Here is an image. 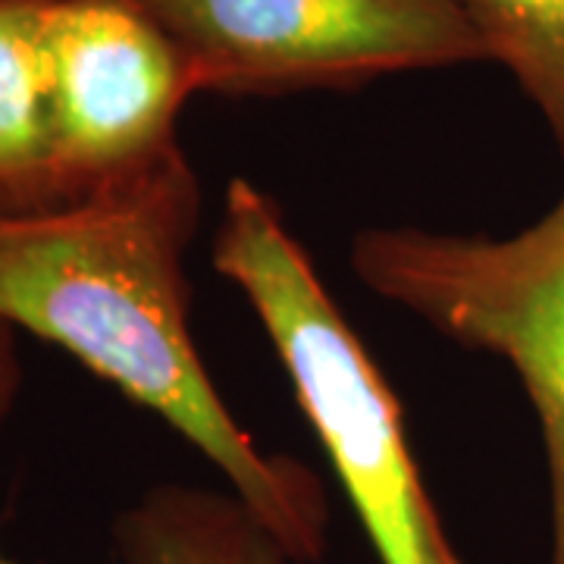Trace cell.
Segmentation results:
<instances>
[{"instance_id": "cell-1", "label": "cell", "mask_w": 564, "mask_h": 564, "mask_svg": "<svg viewBox=\"0 0 564 564\" xmlns=\"http://www.w3.org/2000/svg\"><path fill=\"white\" fill-rule=\"evenodd\" d=\"M202 182L182 144L61 202L0 210V323L35 333L113 383L226 477L295 564L321 562L317 474L263 452L214 386L188 323L185 254Z\"/></svg>"}, {"instance_id": "cell-2", "label": "cell", "mask_w": 564, "mask_h": 564, "mask_svg": "<svg viewBox=\"0 0 564 564\" xmlns=\"http://www.w3.org/2000/svg\"><path fill=\"white\" fill-rule=\"evenodd\" d=\"M214 267L258 314L377 558L467 564L423 486L383 370L326 292L280 204L242 176L223 198Z\"/></svg>"}, {"instance_id": "cell-3", "label": "cell", "mask_w": 564, "mask_h": 564, "mask_svg": "<svg viewBox=\"0 0 564 564\" xmlns=\"http://www.w3.org/2000/svg\"><path fill=\"white\" fill-rule=\"evenodd\" d=\"M348 258L383 302L462 348L511 364L540 417L552 564H564V195L505 239L370 226L355 236Z\"/></svg>"}, {"instance_id": "cell-4", "label": "cell", "mask_w": 564, "mask_h": 564, "mask_svg": "<svg viewBox=\"0 0 564 564\" xmlns=\"http://www.w3.org/2000/svg\"><path fill=\"white\" fill-rule=\"evenodd\" d=\"M210 95H289L486 61L458 0H135Z\"/></svg>"}, {"instance_id": "cell-5", "label": "cell", "mask_w": 564, "mask_h": 564, "mask_svg": "<svg viewBox=\"0 0 564 564\" xmlns=\"http://www.w3.org/2000/svg\"><path fill=\"white\" fill-rule=\"evenodd\" d=\"M47 61L66 195L176 148L182 107L202 95L176 41L135 0H51Z\"/></svg>"}, {"instance_id": "cell-6", "label": "cell", "mask_w": 564, "mask_h": 564, "mask_svg": "<svg viewBox=\"0 0 564 564\" xmlns=\"http://www.w3.org/2000/svg\"><path fill=\"white\" fill-rule=\"evenodd\" d=\"M47 10L51 0H0V210L66 198L54 135Z\"/></svg>"}, {"instance_id": "cell-7", "label": "cell", "mask_w": 564, "mask_h": 564, "mask_svg": "<svg viewBox=\"0 0 564 564\" xmlns=\"http://www.w3.org/2000/svg\"><path fill=\"white\" fill-rule=\"evenodd\" d=\"M122 564H295L263 521L229 489L163 484L120 521ZM0 564H25L7 555Z\"/></svg>"}, {"instance_id": "cell-8", "label": "cell", "mask_w": 564, "mask_h": 564, "mask_svg": "<svg viewBox=\"0 0 564 564\" xmlns=\"http://www.w3.org/2000/svg\"><path fill=\"white\" fill-rule=\"evenodd\" d=\"M486 61L499 63L564 154V0H458Z\"/></svg>"}, {"instance_id": "cell-9", "label": "cell", "mask_w": 564, "mask_h": 564, "mask_svg": "<svg viewBox=\"0 0 564 564\" xmlns=\"http://www.w3.org/2000/svg\"><path fill=\"white\" fill-rule=\"evenodd\" d=\"M22 386V364L17 355V336L13 326L0 323V426L10 417L13 402L20 395Z\"/></svg>"}]
</instances>
